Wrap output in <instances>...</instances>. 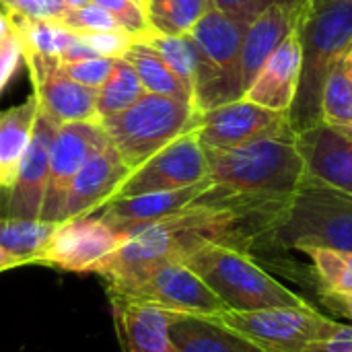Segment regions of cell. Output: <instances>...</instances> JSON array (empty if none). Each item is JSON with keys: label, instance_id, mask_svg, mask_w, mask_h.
I'll use <instances>...</instances> for the list:
<instances>
[{"label": "cell", "instance_id": "obj_14", "mask_svg": "<svg viewBox=\"0 0 352 352\" xmlns=\"http://www.w3.org/2000/svg\"><path fill=\"white\" fill-rule=\"evenodd\" d=\"M60 124L39 111L31 142L16 169L12 184L0 192V217L41 221V208L47 188L50 146Z\"/></svg>", "mask_w": 352, "mask_h": 352}, {"label": "cell", "instance_id": "obj_40", "mask_svg": "<svg viewBox=\"0 0 352 352\" xmlns=\"http://www.w3.org/2000/svg\"><path fill=\"white\" fill-rule=\"evenodd\" d=\"M14 29H12V19H10V14L0 6V39L2 37H6V35H10Z\"/></svg>", "mask_w": 352, "mask_h": 352}, {"label": "cell", "instance_id": "obj_8", "mask_svg": "<svg viewBox=\"0 0 352 352\" xmlns=\"http://www.w3.org/2000/svg\"><path fill=\"white\" fill-rule=\"evenodd\" d=\"M105 291L107 297L153 305L169 314L212 318L227 309L212 289L184 262L163 264L136 280L107 285Z\"/></svg>", "mask_w": 352, "mask_h": 352}, {"label": "cell", "instance_id": "obj_41", "mask_svg": "<svg viewBox=\"0 0 352 352\" xmlns=\"http://www.w3.org/2000/svg\"><path fill=\"white\" fill-rule=\"evenodd\" d=\"M14 268H19L16 262L0 248V274H2V272H8V270H14Z\"/></svg>", "mask_w": 352, "mask_h": 352}, {"label": "cell", "instance_id": "obj_30", "mask_svg": "<svg viewBox=\"0 0 352 352\" xmlns=\"http://www.w3.org/2000/svg\"><path fill=\"white\" fill-rule=\"evenodd\" d=\"M314 264L322 291H352V252L326 248L301 250Z\"/></svg>", "mask_w": 352, "mask_h": 352}, {"label": "cell", "instance_id": "obj_22", "mask_svg": "<svg viewBox=\"0 0 352 352\" xmlns=\"http://www.w3.org/2000/svg\"><path fill=\"white\" fill-rule=\"evenodd\" d=\"M39 116V101L31 93L23 103L0 111V192H4L25 157Z\"/></svg>", "mask_w": 352, "mask_h": 352}, {"label": "cell", "instance_id": "obj_12", "mask_svg": "<svg viewBox=\"0 0 352 352\" xmlns=\"http://www.w3.org/2000/svg\"><path fill=\"white\" fill-rule=\"evenodd\" d=\"M196 134L204 148L225 151L260 138L289 136L295 132L291 128L289 113L262 107L241 97L204 111Z\"/></svg>", "mask_w": 352, "mask_h": 352}, {"label": "cell", "instance_id": "obj_7", "mask_svg": "<svg viewBox=\"0 0 352 352\" xmlns=\"http://www.w3.org/2000/svg\"><path fill=\"white\" fill-rule=\"evenodd\" d=\"M212 318L250 338L266 352H301L311 342L326 340L342 328V322L330 320L318 309L301 307H274L256 311L225 309Z\"/></svg>", "mask_w": 352, "mask_h": 352}, {"label": "cell", "instance_id": "obj_13", "mask_svg": "<svg viewBox=\"0 0 352 352\" xmlns=\"http://www.w3.org/2000/svg\"><path fill=\"white\" fill-rule=\"evenodd\" d=\"M25 52V64L39 101V111L56 124L97 120V89H89L72 80L60 68V58Z\"/></svg>", "mask_w": 352, "mask_h": 352}, {"label": "cell", "instance_id": "obj_26", "mask_svg": "<svg viewBox=\"0 0 352 352\" xmlns=\"http://www.w3.org/2000/svg\"><path fill=\"white\" fill-rule=\"evenodd\" d=\"M12 29L19 35L23 50H31L41 56L60 58L64 50H68L76 41V33L68 27H64L58 21H33V19H21L10 16Z\"/></svg>", "mask_w": 352, "mask_h": 352}, {"label": "cell", "instance_id": "obj_44", "mask_svg": "<svg viewBox=\"0 0 352 352\" xmlns=\"http://www.w3.org/2000/svg\"><path fill=\"white\" fill-rule=\"evenodd\" d=\"M142 2H144V4H148V0H142Z\"/></svg>", "mask_w": 352, "mask_h": 352}, {"label": "cell", "instance_id": "obj_9", "mask_svg": "<svg viewBox=\"0 0 352 352\" xmlns=\"http://www.w3.org/2000/svg\"><path fill=\"white\" fill-rule=\"evenodd\" d=\"M126 237V233L113 229L97 214L68 219L56 223L33 266L70 274H99Z\"/></svg>", "mask_w": 352, "mask_h": 352}, {"label": "cell", "instance_id": "obj_34", "mask_svg": "<svg viewBox=\"0 0 352 352\" xmlns=\"http://www.w3.org/2000/svg\"><path fill=\"white\" fill-rule=\"evenodd\" d=\"M0 6L10 16L33 21H56L68 8L64 0H0Z\"/></svg>", "mask_w": 352, "mask_h": 352}, {"label": "cell", "instance_id": "obj_5", "mask_svg": "<svg viewBox=\"0 0 352 352\" xmlns=\"http://www.w3.org/2000/svg\"><path fill=\"white\" fill-rule=\"evenodd\" d=\"M200 116L194 101L146 93L126 111L101 120V126L124 163L136 169L182 134L196 130Z\"/></svg>", "mask_w": 352, "mask_h": 352}, {"label": "cell", "instance_id": "obj_39", "mask_svg": "<svg viewBox=\"0 0 352 352\" xmlns=\"http://www.w3.org/2000/svg\"><path fill=\"white\" fill-rule=\"evenodd\" d=\"M322 301L332 311L352 322V291H322Z\"/></svg>", "mask_w": 352, "mask_h": 352}, {"label": "cell", "instance_id": "obj_3", "mask_svg": "<svg viewBox=\"0 0 352 352\" xmlns=\"http://www.w3.org/2000/svg\"><path fill=\"white\" fill-rule=\"evenodd\" d=\"M231 311H256L274 307L316 309L307 299L287 289L264 270L245 250L206 243L184 260Z\"/></svg>", "mask_w": 352, "mask_h": 352}, {"label": "cell", "instance_id": "obj_18", "mask_svg": "<svg viewBox=\"0 0 352 352\" xmlns=\"http://www.w3.org/2000/svg\"><path fill=\"white\" fill-rule=\"evenodd\" d=\"M301 78V39L293 31L264 62L252 85L245 89L243 99L258 103L262 107L285 111L295 103Z\"/></svg>", "mask_w": 352, "mask_h": 352}, {"label": "cell", "instance_id": "obj_45", "mask_svg": "<svg viewBox=\"0 0 352 352\" xmlns=\"http://www.w3.org/2000/svg\"><path fill=\"white\" fill-rule=\"evenodd\" d=\"M351 132H352V130H351Z\"/></svg>", "mask_w": 352, "mask_h": 352}, {"label": "cell", "instance_id": "obj_35", "mask_svg": "<svg viewBox=\"0 0 352 352\" xmlns=\"http://www.w3.org/2000/svg\"><path fill=\"white\" fill-rule=\"evenodd\" d=\"M78 35V33H76ZM82 41H87L97 56L101 58H124L130 45L136 41L128 31L118 29V31H105V33H85L80 35Z\"/></svg>", "mask_w": 352, "mask_h": 352}, {"label": "cell", "instance_id": "obj_6", "mask_svg": "<svg viewBox=\"0 0 352 352\" xmlns=\"http://www.w3.org/2000/svg\"><path fill=\"white\" fill-rule=\"evenodd\" d=\"M250 23L210 6L190 29L200 52V72L194 85V105L200 113L241 99V47Z\"/></svg>", "mask_w": 352, "mask_h": 352}, {"label": "cell", "instance_id": "obj_20", "mask_svg": "<svg viewBox=\"0 0 352 352\" xmlns=\"http://www.w3.org/2000/svg\"><path fill=\"white\" fill-rule=\"evenodd\" d=\"M109 303L124 352H179L169 332V311L118 297Z\"/></svg>", "mask_w": 352, "mask_h": 352}, {"label": "cell", "instance_id": "obj_10", "mask_svg": "<svg viewBox=\"0 0 352 352\" xmlns=\"http://www.w3.org/2000/svg\"><path fill=\"white\" fill-rule=\"evenodd\" d=\"M204 179H208V157L196 130H192L132 169L118 188L113 200L151 192L179 190Z\"/></svg>", "mask_w": 352, "mask_h": 352}, {"label": "cell", "instance_id": "obj_27", "mask_svg": "<svg viewBox=\"0 0 352 352\" xmlns=\"http://www.w3.org/2000/svg\"><path fill=\"white\" fill-rule=\"evenodd\" d=\"M148 43L151 47H155L161 58L169 64V68L192 89L194 93V85L200 72V52L196 47V43L192 41V37L188 33L184 35H169V33H159L153 31L151 35H146L144 39H138Z\"/></svg>", "mask_w": 352, "mask_h": 352}, {"label": "cell", "instance_id": "obj_17", "mask_svg": "<svg viewBox=\"0 0 352 352\" xmlns=\"http://www.w3.org/2000/svg\"><path fill=\"white\" fill-rule=\"evenodd\" d=\"M212 182L210 177L188 186L179 190H167V192H151L130 198H116L103 204L95 214L101 217L107 225L122 233H130L138 227H144L148 223H157L161 219H167L175 212H182L184 208L192 206L202 194L210 190Z\"/></svg>", "mask_w": 352, "mask_h": 352}, {"label": "cell", "instance_id": "obj_32", "mask_svg": "<svg viewBox=\"0 0 352 352\" xmlns=\"http://www.w3.org/2000/svg\"><path fill=\"white\" fill-rule=\"evenodd\" d=\"M56 21L62 23L64 27L72 29L78 35H85V33H105V31L122 29L120 23L105 8H101L95 2L87 4V6H80V8H66Z\"/></svg>", "mask_w": 352, "mask_h": 352}, {"label": "cell", "instance_id": "obj_43", "mask_svg": "<svg viewBox=\"0 0 352 352\" xmlns=\"http://www.w3.org/2000/svg\"><path fill=\"white\" fill-rule=\"evenodd\" d=\"M342 66H344V68H346V70H349V72L352 74V47L349 50V54H346V58H344Z\"/></svg>", "mask_w": 352, "mask_h": 352}, {"label": "cell", "instance_id": "obj_19", "mask_svg": "<svg viewBox=\"0 0 352 352\" xmlns=\"http://www.w3.org/2000/svg\"><path fill=\"white\" fill-rule=\"evenodd\" d=\"M303 2H285L266 8L260 16H256L243 37L241 47V78L248 89L256 78L258 70L270 58V54L299 27ZM245 95V93H243Z\"/></svg>", "mask_w": 352, "mask_h": 352}, {"label": "cell", "instance_id": "obj_4", "mask_svg": "<svg viewBox=\"0 0 352 352\" xmlns=\"http://www.w3.org/2000/svg\"><path fill=\"white\" fill-rule=\"evenodd\" d=\"M266 241L299 252L305 248L352 252V196L305 179L274 217Z\"/></svg>", "mask_w": 352, "mask_h": 352}, {"label": "cell", "instance_id": "obj_42", "mask_svg": "<svg viewBox=\"0 0 352 352\" xmlns=\"http://www.w3.org/2000/svg\"><path fill=\"white\" fill-rule=\"evenodd\" d=\"M64 2H66V6H68V8H80V6L91 4L93 0H64Z\"/></svg>", "mask_w": 352, "mask_h": 352}, {"label": "cell", "instance_id": "obj_28", "mask_svg": "<svg viewBox=\"0 0 352 352\" xmlns=\"http://www.w3.org/2000/svg\"><path fill=\"white\" fill-rule=\"evenodd\" d=\"M212 6L210 0H148V16L159 33L184 35Z\"/></svg>", "mask_w": 352, "mask_h": 352}, {"label": "cell", "instance_id": "obj_38", "mask_svg": "<svg viewBox=\"0 0 352 352\" xmlns=\"http://www.w3.org/2000/svg\"><path fill=\"white\" fill-rule=\"evenodd\" d=\"M301 352H352V326L342 324V328L334 336L320 342H311Z\"/></svg>", "mask_w": 352, "mask_h": 352}, {"label": "cell", "instance_id": "obj_15", "mask_svg": "<svg viewBox=\"0 0 352 352\" xmlns=\"http://www.w3.org/2000/svg\"><path fill=\"white\" fill-rule=\"evenodd\" d=\"M295 144L311 182L352 196V132L318 122L295 132Z\"/></svg>", "mask_w": 352, "mask_h": 352}, {"label": "cell", "instance_id": "obj_36", "mask_svg": "<svg viewBox=\"0 0 352 352\" xmlns=\"http://www.w3.org/2000/svg\"><path fill=\"white\" fill-rule=\"evenodd\" d=\"M21 62H25V52L19 35L12 31L10 35L0 39V93L6 89L14 72L19 70Z\"/></svg>", "mask_w": 352, "mask_h": 352}, {"label": "cell", "instance_id": "obj_25", "mask_svg": "<svg viewBox=\"0 0 352 352\" xmlns=\"http://www.w3.org/2000/svg\"><path fill=\"white\" fill-rule=\"evenodd\" d=\"M56 223L0 217V248L16 266H33V260L50 239Z\"/></svg>", "mask_w": 352, "mask_h": 352}, {"label": "cell", "instance_id": "obj_24", "mask_svg": "<svg viewBox=\"0 0 352 352\" xmlns=\"http://www.w3.org/2000/svg\"><path fill=\"white\" fill-rule=\"evenodd\" d=\"M142 95H146V89L142 87L132 64L126 58H116L107 80L97 91V120L101 122L126 111Z\"/></svg>", "mask_w": 352, "mask_h": 352}, {"label": "cell", "instance_id": "obj_37", "mask_svg": "<svg viewBox=\"0 0 352 352\" xmlns=\"http://www.w3.org/2000/svg\"><path fill=\"white\" fill-rule=\"evenodd\" d=\"M214 8L239 19V21H245V23H252L256 16H260L266 8L274 6V4H285V2H303V0H210Z\"/></svg>", "mask_w": 352, "mask_h": 352}, {"label": "cell", "instance_id": "obj_33", "mask_svg": "<svg viewBox=\"0 0 352 352\" xmlns=\"http://www.w3.org/2000/svg\"><path fill=\"white\" fill-rule=\"evenodd\" d=\"M113 60L116 58H91V60H78V62H62L60 60V68L72 80L99 91V87L107 80V76L113 68Z\"/></svg>", "mask_w": 352, "mask_h": 352}, {"label": "cell", "instance_id": "obj_1", "mask_svg": "<svg viewBox=\"0 0 352 352\" xmlns=\"http://www.w3.org/2000/svg\"><path fill=\"white\" fill-rule=\"evenodd\" d=\"M208 177L204 198L258 212L274 221L307 179L295 134L268 136L237 148H206Z\"/></svg>", "mask_w": 352, "mask_h": 352}, {"label": "cell", "instance_id": "obj_31", "mask_svg": "<svg viewBox=\"0 0 352 352\" xmlns=\"http://www.w3.org/2000/svg\"><path fill=\"white\" fill-rule=\"evenodd\" d=\"M101 8H105L124 31H128L134 39H144L155 31L148 8L142 0H93Z\"/></svg>", "mask_w": 352, "mask_h": 352}, {"label": "cell", "instance_id": "obj_21", "mask_svg": "<svg viewBox=\"0 0 352 352\" xmlns=\"http://www.w3.org/2000/svg\"><path fill=\"white\" fill-rule=\"evenodd\" d=\"M171 338L179 352H266L214 318L171 314Z\"/></svg>", "mask_w": 352, "mask_h": 352}, {"label": "cell", "instance_id": "obj_23", "mask_svg": "<svg viewBox=\"0 0 352 352\" xmlns=\"http://www.w3.org/2000/svg\"><path fill=\"white\" fill-rule=\"evenodd\" d=\"M124 58L136 70V74H138L142 87L146 89V93L194 101L192 89L169 68V64L161 58V54L155 47H151L148 43L136 39L130 45V50L126 52Z\"/></svg>", "mask_w": 352, "mask_h": 352}, {"label": "cell", "instance_id": "obj_29", "mask_svg": "<svg viewBox=\"0 0 352 352\" xmlns=\"http://www.w3.org/2000/svg\"><path fill=\"white\" fill-rule=\"evenodd\" d=\"M320 113L324 124L352 130V74L342 64L324 87Z\"/></svg>", "mask_w": 352, "mask_h": 352}, {"label": "cell", "instance_id": "obj_16", "mask_svg": "<svg viewBox=\"0 0 352 352\" xmlns=\"http://www.w3.org/2000/svg\"><path fill=\"white\" fill-rule=\"evenodd\" d=\"M130 171L132 169L124 163L116 146L111 142L105 144L82 165V169L72 179L62 221L95 214L103 204L113 200L118 188L124 184Z\"/></svg>", "mask_w": 352, "mask_h": 352}, {"label": "cell", "instance_id": "obj_2", "mask_svg": "<svg viewBox=\"0 0 352 352\" xmlns=\"http://www.w3.org/2000/svg\"><path fill=\"white\" fill-rule=\"evenodd\" d=\"M301 78L289 122L301 132L322 122V93L352 47V0H305L299 27Z\"/></svg>", "mask_w": 352, "mask_h": 352}, {"label": "cell", "instance_id": "obj_11", "mask_svg": "<svg viewBox=\"0 0 352 352\" xmlns=\"http://www.w3.org/2000/svg\"><path fill=\"white\" fill-rule=\"evenodd\" d=\"M105 144H109V136L105 134L99 120L62 124L56 130L50 146V171H47V188L41 208V221L47 223L62 221V212L72 179L82 169V165Z\"/></svg>", "mask_w": 352, "mask_h": 352}]
</instances>
